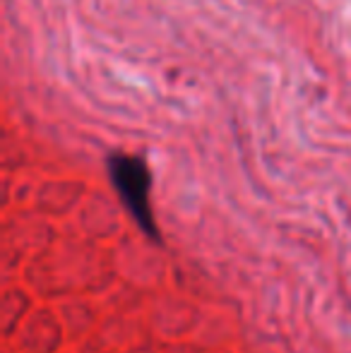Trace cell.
<instances>
[{
	"label": "cell",
	"instance_id": "6da1fadb",
	"mask_svg": "<svg viewBox=\"0 0 351 353\" xmlns=\"http://www.w3.org/2000/svg\"><path fill=\"white\" fill-rule=\"evenodd\" d=\"M106 171L111 178L113 190L118 192L123 207L130 214L135 226L150 238L152 243H161V233L157 226L154 210H152V173L142 157L135 154L113 152L106 159Z\"/></svg>",
	"mask_w": 351,
	"mask_h": 353
}]
</instances>
